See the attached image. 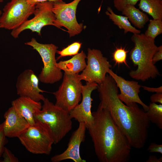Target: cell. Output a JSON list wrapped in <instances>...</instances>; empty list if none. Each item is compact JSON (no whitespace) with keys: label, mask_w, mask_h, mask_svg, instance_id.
<instances>
[{"label":"cell","mask_w":162,"mask_h":162,"mask_svg":"<svg viewBox=\"0 0 162 162\" xmlns=\"http://www.w3.org/2000/svg\"><path fill=\"white\" fill-rule=\"evenodd\" d=\"M100 102L99 105L106 109L112 119L127 137L132 147L143 148L148 137L150 122L144 110L136 103L129 106L118 98L116 83L106 74L104 81L98 84Z\"/></svg>","instance_id":"cell-1"},{"label":"cell","mask_w":162,"mask_h":162,"mask_svg":"<svg viewBox=\"0 0 162 162\" xmlns=\"http://www.w3.org/2000/svg\"><path fill=\"white\" fill-rule=\"evenodd\" d=\"M93 122L87 128L95 154L101 162H128L131 146L108 110L99 105L92 112Z\"/></svg>","instance_id":"cell-2"},{"label":"cell","mask_w":162,"mask_h":162,"mask_svg":"<svg viewBox=\"0 0 162 162\" xmlns=\"http://www.w3.org/2000/svg\"><path fill=\"white\" fill-rule=\"evenodd\" d=\"M131 40L134 46L130 52V58L137 68L136 70L130 71V76L135 80L145 81L159 75L152 62L154 55L158 49L154 40L144 34H134Z\"/></svg>","instance_id":"cell-3"},{"label":"cell","mask_w":162,"mask_h":162,"mask_svg":"<svg viewBox=\"0 0 162 162\" xmlns=\"http://www.w3.org/2000/svg\"><path fill=\"white\" fill-rule=\"evenodd\" d=\"M42 109L34 115L35 122L47 129L54 144L59 142L71 130L72 122L69 112L45 98Z\"/></svg>","instance_id":"cell-4"},{"label":"cell","mask_w":162,"mask_h":162,"mask_svg":"<svg viewBox=\"0 0 162 162\" xmlns=\"http://www.w3.org/2000/svg\"><path fill=\"white\" fill-rule=\"evenodd\" d=\"M25 44L32 46L40 56L44 66L38 76L39 80L45 84H52L60 81L63 74L57 66L55 55L58 47L52 44H42L38 42L34 38Z\"/></svg>","instance_id":"cell-5"},{"label":"cell","mask_w":162,"mask_h":162,"mask_svg":"<svg viewBox=\"0 0 162 162\" xmlns=\"http://www.w3.org/2000/svg\"><path fill=\"white\" fill-rule=\"evenodd\" d=\"M18 138L26 149L33 154L49 155L54 144L46 128L38 122L29 125Z\"/></svg>","instance_id":"cell-6"},{"label":"cell","mask_w":162,"mask_h":162,"mask_svg":"<svg viewBox=\"0 0 162 162\" xmlns=\"http://www.w3.org/2000/svg\"><path fill=\"white\" fill-rule=\"evenodd\" d=\"M78 75L64 73L58 90L52 93L56 99L55 104L69 112L79 104L82 98L83 85Z\"/></svg>","instance_id":"cell-7"},{"label":"cell","mask_w":162,"mask_h":162,"mask_svg":"<svg viewBox=\"0 0 162 162\" xmlns=\"http://www.w3.org/2000/svg\"><path fill=\"white\" fill-rule=\"evenodd\" d=\"M35 5L27 0H11L4 6L0 18V28L15 29L33 14Z\"/></svg>","instance_id":"cell-8"},{"label":"cell","mask_w":162,"mask_h":162,"mask_svg":"<svg viewBox=\"0 0 162 162\" xmlns=\"http://www.w3.org/2000/svg\"><path fill=\"white\" fill-rule=\"evenodd\" d=\"M86 58V66L82 73L77 75L78 79L86 82L100 84L105 80L112 65L107 58L98 49L88 48Z\"/></svg>","instance_id":"cell-9"},{"label":"cell","mask_w":162,"mask_h":162,"mask_svg":"<svg viewBox=\"0 0 162 162\" xmlns=\"http://www.w3.org/2000/svg\"><path fill=\"white\" fill-rule=\"evenodd\" d=\"M81 0H74L66 3L54 2L52 12L55 16V26L62 29L63 26L66 28L70 37L79 34L83 28L82 23L79 24L76 20V12L79 3Z\"/></svg>","instance_id":"cell-10"},{"label":"cell","mask_w":162,"mask_h":162,"mask_svg":"<svg viewBox=\"0 0 162 162\" xmlns=\"http://www.w3.org/2000/svg\"><path fill=\"white\" fill-rule=\"evenodd\" d=\"M53 3V2L47 1L36 5L33 14L34 17L30 20H28L17 28L12 30L11 33L12 36L17 38L22 32L27 29L41 35V31L44 26L47 25L55 26L54 22L55 18L52 10Z\"/></svg>","instance_id":"cell-11"},{"label":"cell","mask_w":162,"mask_h":162,"mask_svg":"<svg viewBox=\"0 0 162 162\" xmlns=\"http://www.w3.org/2000/svg\"><path fill=\"white\" fill-rule=\"evenodd\" d=\"M39 80L34 71L27 69L18 76L16 85L17 94L29 98L37 102L43 101L45 98L40 94L46 92L39 87Z\"/></svg>","instance_id":"cell-12"},{"label":"cell","mask_w":162,"mask_h":162,"mask_svg":"<svg viewBox=\"0 0 162 162\" xmlns=\"http://www.w3.org/2000/svg\"><path fill=\"white\" fill-rule=\"evenodd\" d=\"M98 85L95 82H86V84L82 86L81 103L69 112L72 118H74L79 123H85L86 128L93 122L94 118L91 112L93 100L91 98V94L94 90L97 89Z\"/></svg>","instance_id":"cell-13"},{"label":"cell","mask_w":162,"mask_h":162,"mask_svg":"<svg viewBox=\"0 0 162 162\" xmlns=\"http://www.w3.org/2000/svg\"><path fill=\"white\" fill-rule=\"evenodd\" d=\"M108 73L115 81L117 86L120 90V93L118 97L123 103L129 106L133 103H138L141 105L144 110L147 111L148 106L145 104L140 99L139 93L141 86L134 81H128L124 79L115 73L110 69Z\"/></svg>","instance_id":"cell-14"},{"label":"cell","mask_w":162,"mask_h":162,"mask_svg":"<svg viewBox=\"0 0 162 162\" xmlns=\"http://www.w3.org/2000/svg\"><path fill=\"white\" fill-rule=\"evenodd\" d=\"M86 127L83 122L79 123L78 128L74 131L69 139L67 149L62 153L56 155L51 159L52 162H59L67 159H71L74 162H85L80 154V147L85 137Z\"/></svg>","instance_id":"cell-15"},{"label":"cell","mask_w":162,"mask_h":162,"mask_svg":"<svg viewBox=\"0 0 162 162\" xmlns=\"http://www.w3.org/2000/svg\"><path fill=\"white\" fill-rule=\"evenodd\" d=\"M4 131L7 137H18L29 126L26 119L19 115L12 106L5 112Z\"/></svg>","instance_id":"cell-16"},{"label":"cell","mask_w":162,"mask_h":162,"mask_svg":"<svg viewBox=\"0 0 162 162\" xmlns=\"http://www.w3.org/2000/svg\"><path fill=\"white\" fill-rule=\"evenodd\" d=\"M11 105L17 113L24 118L30 125L35 124L34 115L42 109L40 102H37L25 97L20 96L11 102Z\"/></svg>","instance_id":"cell-17"},{"label":"cell","mask_w":162,"mask_h":162,"mask_svg":"<svg viewBox=\"0 0 162 162\" xmlns=\"http://www.w3.org/2000/svg\"><path fill=\"white\" fill-rule=\"evenodd\" d=\"M86 57L85 53L82 51L68 60L57 63L56 65L59 69L64 72V73L70 75L78 74L86 66L85 59Z\"/></svg>","instance_id":"cell-18"},{"label":"cell","mask_w":162,"mask_h":162,"mask_svg":"<svg viewBox=\"0 0 162 162\" xmlns=\"http://www.w3.org/2000/svg\"><path fill=\"white\" fill-rule=\"evenodd\" d=\"M122 12V14L127 17L135 27L139 29L144 28L149 20L147 14L136 8L134 5H127Z\"/></svg>","instance_id":"cell-19"},{"label":"cell","mask_w":162,"mask_h":162,"mask_svg":"<svg viewBox=\"0 0 162 162\" xmlns=\"http://www.w3.org/2000/svg\"><path fill=\"white\" fill-rule=\"evenodd\" d=\"M105 12L110 19L113 22V23L117 26L120 29L124 30V33L126 34L128 32L133 34H139L141 31L133 27L129 21L128 18L125 16L117 15L115 14L111 7H108Z\"/></svg>","instance_id":"cell-20"},{"label":"cell","mask_w":162,"mask_h":162,"mask_svg":"<svg viewBox=\"0 0 162 162\" xmlns=\"http://www.w3.org/2000/svg\"><path fill=\"white\" fill-rule=\"evenodd\" d=\"M139 8L154 19L162 20V0H140Z\"/></svg>","instance_id":"cell-21"},{"label":"cell","mask_w":162,"mask_h":162,"mask_svg":"<svg viewBox=\"0 0 162 162\" xmlns=\"http://www.w3.org/2000/svg\"><path fill=\"white\" fill-rule=\"evenodd\" d=\"M148 106V110L146 113L149 121L162 129V104L152 102Z\"/></svg>","instance_id":"cell-22"},{"label":"cell","mask_w":162,"mask_h":162,"mask_svg":"<svg viewBox=\"0 0 162 162\" xmlns=\"http://www.w3.org/2000/svg\"><path fill=\"white\" fill-rule=\"evenodd\" d=\"M162 20L151 19L144 34L147 37L154 40L155 38L162 33Z\"/></svg>","instance_id":"cell-23"},{"label":"cell","mask_w":162,"mask_h":162,"mask_svg":"<svg viewBox=\"0 0 162 162\" xmlns=\"http://www.w3.org/2000/svg\"><path fill=\"white\" fill-rule=\"evenodd\" d=\"M82 43L78 42H75L67 47L63 49L62 50H57L56 53L60 55L57 58V61L60 58L68 56L75 55L78 53L81 46Z\"/></svg>","instance_id":"cell-24"},{"label":"cell","mask_w":162,"mask_h":162,"mask_svg":"<svg viewBox=\"0 0 162 162\" xmlns=\"http://www.w3.org/2000/svg\"><path fill=\"white\" fill-rule=\"evenodd\" d=\"M128 51L126 50L124 47L121 46L116 47L112 54L113 60L115 64H119L124 63L128 67L126 61L127 53Z\"/></svg>","instance_id":"cell-25"},{"label":"cell","mask_w":162,"mask_h":162,"mask_svg":"<svg viewBox=\"0 0 162 162\" xmlns=\"http://www.w3.org/2000/svg\"><path fill=\"white\" fill-rule=\"evenodd\" d=\"M140 0H113L115 8L118 11L122 12L128 4L135 5Z\"/></svg>","instance_id":"cell-26"},{"label":"cell","mask_w":162,"mask_h":162,"mask_svg":"<svg viewBox=\"0 0 162 162\" xmlns=\"http://www.w3.org/2000/svg\"><path fill=\"white\" fill-rule=\"evenodd\" d=\"M2 156L3 160L2 162H18L19 160L7 148L4 147Z\"/></svg>","instance_id":"cell-27"},{"label":"cell","mask_w":162,"mask_h":162,"mask_svg":"<svg viewBox=\"0 0 162 162\" xmlns=\"http://www.w3.org/2000/svg\"><path fill=\"white\" fill-rule=\"evenodd\" d=\"M4 122L0 124V157L2 156L5 145L8 142L4 131Z\"/></svg>","instance_id":"cell-28"},{"label":"cell","mask_w":162,"mask_h":162,"mask_svg":"<svg viewBox=\"0 0 162 162\" xmlns=\"http://www.w3.org/2000/svg\"><path fill=\"white\" fill-rule=\"evenodd\" d=\"M150 152H158L162 154V145L151 143L148 148Z\"/></svg>","instance_id":"cell-29"},{"label":"cell","mask_w":162,"mask_h":162,"mask_svg":"<svg viewBox=\"0 0 162 162\" xmlns=\"http://www.w3.org/2000/svg\"><path fill=\"white\" fill-rule=\"evenodd\" d=\"M158 47V50L154 54L152 59V62L154 64L156 62L162 59V45H160Z\"/></svg>","instance_id":"cell-30"},{"label":"cell","mask_w":162,"mask_h":162,"mask_svg":"<svg viewBox=\"0 0 162 162\" xmlns=\"http://www.w3.org/2000/svg\"><path fill=\"white\" fill-rule=\"evenodd\" d=\"M150 100L152 102L159 103L162 104V93H156L150 97Z\"/></svg>","instance_id":"cell-31"},{"label":"cell","mask_w":162,"mask_h":162,"mask_svg":"<svg viewBox=\"0 0 162 162\" xmlns=\"http://www.w3.org/2000/svg\"><path fill=\"white\" fill-rule=\"evenodd\" d=\"M31 4L35 5L37 4L46 2H64L62 0H27Z\"/></svg>","instance_id":"cell-32"},{"label":"cell","mask_w":162,"mask_h":162,"mask_svg":"<svg viewBox=\"0 0 162 162\" xmlns=\"http://www.w3.org/2000/svg\"><path fill=\"white\" fill-rule=\"evenodd\" d=\"M141 87H142L144 90L149 92L162 93V86L158 88H152L145 86H142Z\"/></svg>","instance_id":"cell-33"},{"label":"cell","mask_w":162,"mask_h":162,"mask_svg":"<svg viewBox=\"0 0 162 162\" xmlns=\"http://www.w3.org/2000/svg\"><path fill=\"white\" fill-rule=\"evenodd\" d=\"M162 161V157L159 158L155 156H150L149 157L146 162H161Z\"/></svg>","instance_id":"cell-34"},{"label":"cell","mask_w":162,"mask_h":162,"mask_svg":"<svg viewBox=\"0 0 162 162\" xmlns=\"http://www.w3.org/2000/svg\"><path fill=\"white\" fill-rule=\"evenodd\" d=\"M2 11L1 10H0V18L1 16V15L2 14Z\"/></svg>","instance_id":"cell-35"},{"label":"cell","mask_w":162,"mask_h":162,"mask_svg":"<svg viewBox=\"0 0 162 162\" xmlns=\"http://www.w3.org/2000/svg\"><path fill=\"white\" fill-rule=\"evenodd\" d=\"M4 0H0V2H2Z\"/></svg>","instance_id":"cell-36"}]
</instances>
